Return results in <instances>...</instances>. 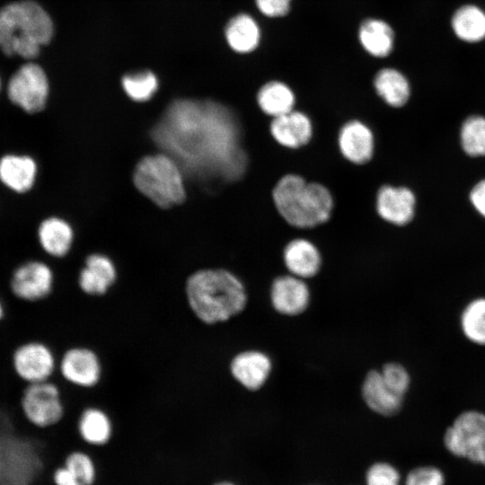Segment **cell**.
Returning a JSON list of instances; mask_svg holds the SVG:
<instances>
[{"instance_id":"obj_11","label":"cell","mask_w":485,"mask_h":485,"mask_svg":"<svg viewBox=\"0 0 485 485\" xmlns=\"http://www.w3.org/2000/svg\"><path fill=\"white\" fill-rule=\"evenodd\" d=\"M444 444L454 455L485 465V413L476 410L460 413L445 430Z\"/></svg>"},{"instance_id":"obj_27","label":"cell","mask_w":485,"mask_h":485,"mask_svg":"<svg viewBox=\"0 0 485 485\" xmlns=\"http://www.w3.org/2000/svg\"><path fill=\"white\" fill-rule=\"evenodd\" d=\"M295 95L286 83L272 80L260 86L256 95V102L260 111L271 119L295 110Z\"/></svg>"},{"instance_id":"obj_35","label":"cell","mask_w":485,"mask_h":485,"mask_svg":"<svg viewBox=\"0 0 485 485\" xmlns=\"http://www.w3.org/2000/svg\"><path fill=\"white\" fill-rule=\"evenodd\" d=\"M443 472L433 466L418 467L410 471L405 485H444Z\"/></svg>"},{"instance_id":"obj_39","label":"cell","mask_w":485,"mask_h":485,"mask_svg":"<svg viewBox=\"0 0 485 485\" xmlns=\"http://www.w3.org/2000/svg\"><path fill=\"white\" fill-rule=\"evenodd\" d=\"M7 309L6 303L4 297L0 295V323L4 320L6 316Z\"/></svg>"},{"instance_id":"obj_25","label":"cell","mask_w":485,"mask_h":485,"mask_svg":"<svg viewBox=\"0 0 485 485\" xmlns=\"http://www.w3.org/2000/svg\"><path fill=\"white\" fill-rule=\"evenodd\" d=\"M37 170L35 161L27 155L6 154L0 158V181L17 193L32 188Z\"/></svg>"},{"instance_id":"obj_31","label":"cell","mask_w":485,"mask_h":485,"mask_svg":"<svg viewBox=\"0 0 485 485\" xmlns=\"http://www.w3.org/2000/svg\"><path fill=\"white\" fill-rule=\"evenodd\" d=\"M122 87L133 101H146L151 99L156 92L158 81L152 72L143 71L124 76Z\"/></svg>"},{"instance_id":"obj_10","label":"cell","mask_w":485,"mask_h":485,"mask_svg":"<svg viewBox=\"0 0 485 485\" xmlns=\"http://www.w3.org/2000/svg\"><path fill=\"white\" fill-rule=\"evenodd\" d=\"M103 375L102 359L92 347L73 344L58 352L57 377L64 384L77 389L91 390L101 384Z\"/></svg>"},{"instance_id":"obj_37","label":"cell","mask_w":485,"mask_h":485,"mask_svg":"<svg viewBox=\"0 0 485 485\" xmlns=\"http://www.w3.org/2000/svg\"><path fill=\"white\" fill-rule=\"evenodd\" d=\"M469 201L478 215L485 219V178L478 181L472 187Z\"/></svg>"},{"instance_id":"obj_38","label":"cell","mask_w":485,"mask_h":485,"mask_svg":"<svg viewBox=\"0 0 485 485\" xmlns=\"http://www.w3.org/2000/svg\"><path fill=\"white\" fill-rule=\"evenodd\" d=\"M55 485H82L79 480L65 465L55 469L52 475Z\"/></svg>"},{"instance_id":"obj_21","label":"cell","mask_w":485,"mask_h":485,"mask_svg":"<svg viewBox=\"0 0 485 485\" xmlns=\"http://www.w3.org/2000/svg\"><path fill=\"white\" fill-rule=\"evenodd\" d=\"M373 85L376 94L389 107H404L412 95V84L408 75L399 68L386 66L378 70Z\"/></svg>"},{"instance_id":"obj_18","label":"cell","mask_w":485,"mask_h":485,"mask_svg":"<svg viewBox=\"0 0 485 485\" xmlns=\"http://www.w3.org/2000/svg\"><path fill=\"white\" fill-rule=\"evenodd\" d=\"M269 130L270 137L278 145L295 150L308 145L312 140L313 124L307 114L293 110L271 119Z\"/></svg>"},{"instance_id":"obj_24","label":"cell","mask_w":485,"mask_h":485,"mask_svg":"<svg viewBox=\"0 0 485 485\" xmlns=\"http://www.w3.org/2000/svg\"><path fill=\"white\" fill-rule=\"evenodd\" d=\"M76 431L86 444L102 446L112 438L113 421L106 410L97 405H90L80 411L76 419Z\"/></svg>"},{"instance_id":"obj_6","label":"cell","mask_w":485,"mask_h":485,"mask_svg":"<svg viewBox=\"0 0 485 485\" xmlns=\"http://www.w3.org/2000/svg\"><path fill=\"white\" fill-rule=\"evenodd\" d=\"M133 180L137 190L160 207H171L185 199L183 171L166 153L142 158L135 168Z\"/></svg>"},{"instance_id":"obj_14","label":"cell","mask_w":485,"mask_h":485,"mask_svg":"<svg viewBox=\"0 0 485 485\" xmlns=\"http://www.w3.org/2000/svg\"><path fill=\"white\" fill-rule=\"evenodd\" d=\"M375 211L385 223L394 226H405L415 216L417 198L406 186L384 184L375 195Z\"/></svg>"},{"instance_id":"obj_3","label":"cell","mask_w":485,"mask_h":485,"mask_svg":"<svg viewBox=\"0 0 485 485\" xmlns=\"http://www.w3.org/2000/svg\"><path fill=\"white\" fill-rule=\"evenodd\" d=\"M44 430L21 414H0V485H32L46 470Z\"/></svg>"},{"instance_id":"obj_29","label":"cell","mask_w":485,"mask_h":485,"mask_svg":"<svg viewBox=\"0 0 485 485\" xmlns=\"http://www.w3.org/2000/svg\"><path fill=\"white\" fill-rule=\"evenodd\" d=\"M459 322L465 339L485 347V296L469 301L461 312Z\"/></svg>"},{"instance_id":"obj_41","label":"cell","mask_w":485,"mask_h":485,"mask_svg":"<svg viewBox=\"0 0 485 485\" xmlns=\"http://www.w3.org/2000/svg\"><path fill=\"white\" fill-rule=\"evenodd\" d=\"M0 88H1V80H0Z\"/></svg>"},{"instance_id":"obj_4","label":"cell","mask_w":485,"mask_h":485,"mask_svg":"<svg viewBox=\"0 0 485 485\" xmlns=\"http://www.w3.org/2000/svg\"><path fill=\"white\" fill-rule=\"evenodd\" d=\"M280 217L296 229H311L326 224L333 215L334 197L322 183L307 181L297 173H286L271 190Z\"/></svg>"},{"instance_id":"obj_2","label":"cell","mask_w":485,"mask_h":485,"mask_svg":"<svg viewBox=\"0 0 485 485\" xmlns=\"http://www.w3.org/2000/svg\"><path fill=\"white\" fill-rule=\"evenodd\" d=\"M184 298L193 317L205 325L228 322L246 307L248 296L242 281L223 268H203L185 279Z\"/></svg>"},{"instance_id":"obj_13","label":"cell","mask_w":485,"mask_h":485,"mask_svg":"<svg viewBox=\"0 0 485 485\" xmlns=\"http://www.w3.org/2000/svg\"><path fill=\"white\" fill-rule=\"evenodd\" d=\"M446 29L451 39L466 48L485 45V4L462 0L448 12Z\"/></svg>"},{"instance_id":"obj_16","label":"cell","mask_w":485,"mask_h":485,"mask_svg":"<svg viewBox=\"0 0 485 485\" xmlns=\"http://www.w3.org/2000/svg\"><path fill=\"white\" fill-rule=\"evenodd\" d=\"M375 136L363 121L353 119L345 122L337 136L341 156L354 165L369 163L375 154Z\"/></svg>"},{"instance_id":"obj_19","label":"cell","mask_w":485,"mask_h":485,"mask_svg":"<svg viewBox=\"0 0 485 485\" xmlns=\"http://www.w3.org/2000/svg\"><path fill=\"white\" fill-rule=\"evenodd\" d=\"M271 369V359L259 350L239 352L229 364L232 377L249 391L260 389L267 382Z\"/></svg>"},{"instance_id":"obj_34","label":"cell","mask_w":485,"mask_h":485,"mask_svg":"<svg viewBox=\"0 0 485 485\" xmlns=\"http://www.w3.org/2000/svg\"><path fill=\"white\" fill-rule=\"evenodd\" d=\"M400 473L391 464L376 463L366 472V485H400Z\"/></svg>"},{"instance_id":"obj_7","label":"cell","mask_w":485,"mask_h":485,"mask_svg":"<svg viewBox=\"0 0 485 485\" xmlns=\"http://www.w3.org/2000/svg\"><path fill=\"white\" fill-rule=\"evenodd\" d=\"M18 404L24 420L38 429L52 428L66 419L65 393L56 378L24 384Z\"/></svg>"},{"instance_id":"obj_22","label":"cell","mask_w":485,"mask_h":485,"mask_svg":"<svg viewBox=\"0 0 485 485\" xmlns=\"http://www.w3.org/2000/svg\"><path fill=\"white\" fill-rule=\"evenodd\" d=\"M362 397L374 412L391 417L397 414L403 404L404 397L392 391L383 380L380 371H369L362 384Z\"/></svg>"},{"instance_id":"obj_26","label":"cell","mask_w":485,"mask_h":485,"mask_svg":"<svg viewBox=\"0 0 485 485\" xmlns=\"http://www.w3.org/2000/svg\"><path fill=\"white\" fill-rule=\"evenodd\" d=\"M41 250L49 257H66L73 245L74 233L67 222L59 217H48L41 222L38 230Z\"/></svg>"},{"instance_id":"obj_32","label":"cell","mask_w":485,"mask_h":485,"mask_svg":"<svg viewBox=\"0 0 485 485\" xmlns=\"http://www.w3.org/2000/svg\"><path fill=\"white\" fill-rule=\"evenodd\" d=\"M79 480L82 485H93L96 478L95 465L89 454L80 450L70 451L64 464Z\"/></svg>"},{"instance_id":"obj_5","label":"cell","mask_w":485,"mask_h":485,"mask_svg":"<svg viewBox=\"0 0 485 485\" xmlns=\"http://www.w3.org/2000/svg\"><path fill=\"white\" fill-rule=\"evenodd\" d=\"M53 33L49 14L35 1H15L0 9V49L6 56L36 58Z\"/></svg>"},{"instance_id":"obj_9","label":"cell","mask_w":485,"mask_h":485,"mask_svg":"<svg viewBox=\"0 0 485 485\" xmlns=\"http://www.w3.org/2000/svg\"><path fill=\"white\" fill-rule=\"evenodd\" d=\"M57 287L55 270L48 262L39 259L20 261L11 269L7 281L10 297L28 304L48 300Z\"/></svg>"},{"instance_id":"obj_15","label":"cell","mask_w":485,"mask_h":485,"mask_svg":"<svg viewBox=\"0 0 485 485\" xmlns=\"http://www.w3.org/2000/svg\"><path fill=\"white\" fill-rule=\"evenodd\" d=\"M118 278L114 261L103 253L94 252L85 258L76 278V286L84 295L101 297L112 290Z\"/></svg>"},{"instance_id":"obj_30","label":"cell","mask_w":485,"mask_h":485,"mask_svg":"<svg viewBox=\"0 0 485 485\" xmlns=\"http://www.w3.org/2000/svg\"><path fill=\"white\" fill-rule=\"evenodd\" d=\"M459 141L469 157L485 156V117L480 114L467 117L461 124Z\"/></svg>"},{"instance_id":"obj_23","label":"cell","mask_w":485,"mask_h":485,"mask_svg":"<svg viewBox=\"0 0 485 485\" xmlns=\"http://www.w3.org/2000/svg\"><path fill=\"white\" fill-rule=\"evenodd\" d=\"M358 40L369 55L377 58H386L394 51L396 33L387 21L367 18L358 28Z\"/></svg>"},{"instance_id":"obj_8","label":"cell","mask_w":485,"mask_h":485,"mask_svg":"<svg viewBox=\"0 0 485 485\" xmlns=\"http://www.w3.org/2000/svg\"><path fill=\"white\" fill-rule=\"evenodd\" d=\"M57 363L58 351L50 342L40 338L21 341L10 355L11 370L22 384L55 379Z\"/></svg>"},{"instance_id":"obj_20","label":"cell","mask_w":485,"mask_h":485,"mask_svg":"<svg viewBox=\"0 0 485 485\" xmlns=\"http://www.w3.org/2000/svg\"><path fill=\"white\" fill-rule=\"evenodd\" d=\"M283 261L291 275L305 279L319 273L322 267V255L316 245L310 240L295 238L284 247Z\"/></svg>"},{"instance_id":"obj_40","label":"cell","mask_w":485,"mask_h":485,"mask_svg":"<svg viewBox=\"0 0 485 485\" xmlns=\"http://www.w3.org/2000/svg\"><path fill=\"white\" fill-rule=\"evenodd\" d=\"M215 485H234V484H233V483H231V482L224 481V482L216 483V484H215Z\"/></svg>"},{"instance_id":"obj_12","label":"cell","mask_w":485,"mask_h":485,"mask_svg":"<svg viewBox=\"0 0 485 485\" xmlns=\"http://www.w3.org/2000/svg\"><path fill=\"white\" fill-rule=\"evenodd\" d=\"M48 77L40 66L28 62L11 76L7 84L9 100L28 113L41 111L48 96Z\"/></svg>"},{"instance_id":"obj_36","label":"cell","mask_w":485,"mask_h":485,"mask_svg":"<svg viewBox=\"0 0 485 485\" xmlns=\"http://www.w3.org/2000/svg\"><path fill=\"white\" fill-rule=\"evenodd\" d=\"M292 0H255L258 10L267 17H282L288 13Z\"/></svg>"},{"instance_id":"obj_1","label":"cell","mask_w":485,"mask_h":485,"mask_svg":"<svg viewBox=\"0 0 485 485\" xmlns=\"http://www.w3.org/2000/svg\"><path fill=\"white\" fill-rule=\"evenodd\" d=\"M155 143L200 179L238 180L247 156L234 114L212 101L177 100L154 128Z\"/></svg>"},{"instance_id":"obj_17","label":"cell","mask_w":485,"mask_h":485,"mask_svg":"<svg viewBox=\"0 0 485 485\" xmlns=\"http://www.w3.org/2000/svg\"><path fill=\"white\" fill-rule=\"evenodd\" d=\"M270 302L280 314L299 315L309 305L310 290L303 278L291 274L279 276L271 284Z\"/></svg>"},{"instance_id":"obj_28","label":"cell","mask_w":485,"mask_h":485,"mask_svg":"<svg viewBox=\"0 0 485 485\" xmlns=\"http://www.w3.org/2000/svg\"><path fill=\"white\" fill-rule=\"evenodd\" d=\"M261 38L260 28L256 20L248 13L233 17L225 27V39L230 48L240 54L255 50Z\"/></svg>"},{"instance_id":"obj_33","label":"cell","mask_w":485,"mask_h":485,"mask_svg":"<svg viewBox=\"0 0 485 485\" xmlns=\"http://www.w3.org/2000/svg\"><path fill=\"white\" fill-rule=\"evenodd\" d=\"M385 384L395 393L405 397L410 389L411 378L407 368L400 363L389 362L380 370Z\"/></svg>"}]
</instances>
